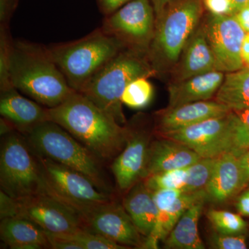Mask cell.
Returning a JSON list of instances; mask_svg holds the SVG:
<instances>
[{"mask_svg":"<svg viewBox=\"0 0 249 249\" xmlns=\"http://www.w3.org/2000/svg\"><path fill=\"white\" fill-rule=\"evenodd\" d=\"M183 193L184 192L181 189H162L152 192V197L158 209V216L164 214Z\"/></svg>","mask_w":249,"mask_h":249,"instance_id":"cell-33","label":"cell"},{"mask_svg":"<svg viewBox=\"0 0 249 249\" xmlns=\"http://www.w3.org/2000/svg\"><path fill=\"white\" fill-rule=\"evenodd\" d=\"M10 77L14 88L44 107L61 104L73 91L47 46L13 40Z\"/></svg>","mask_w":249,"mask_h":249,"instance_id":"cell-2","label":"cell"},{"mask_svg":"<svg viewBox=\"0 0 249 249\" xmlns=\"http://www.w3.org/2000/svg\"><path fill=\"white\" fill-rule=\"evenodd\" d=\"M234 16L246 34H249V4L237 11Z\"/></svg>","mask_w":249,"mask_h":249,"instance_id":"cell-40","label":"cell"},{"mask_svg":"<svg viewBox=\"0 0 249 249\" xmlns=\"http://www.w3.org/2000/svg\"><path fill=\"white\" fill-rule=\"evenodd\" d=\"M131 0H96L101 13L106 16L114 14Z\"/></svg>","mask_w":249,"mask_h":249,"instance_id":"cell-37","label":"cell"},{"mask_svg":"<svg viewBox=\"0 0 249 249\" xmlns=\"http://www.w3.org/2000/svg\"><path fill=\"white\" fill-rule=\"evenodd\" d=\"M204 7L214 16H232L236 9L231 0H203Z\"/></svg>","mask_w":249,"mask_h":249,"instance_id":"cell-34","label":"cell"},{"mask_svg":"<svg viewBox=\"0 0 249 249\" xmlns=\"http://www.w3.org/2000/svg\"><path fill=\"white\" fill-rule=\"evenodd\" d=\"M215 101L232 111L249 108V67L229 72L215 94Z\"/></svg>","mask_w":249,"mask_h":249,"instance_id":"cell-25","label":"cell"},{"mask_svg":"<svg viewBox=\"0 0 249 249\" xmlns=\"http://www.w3.org/2000/svg\"><path fill=\"white\" fill-rule=\"evenodd\" d=\"M241 176V191L249 183V148L238 157Z\"/></svg>","mask_w":249,"mask_h":249,"instance_id":"cell-38","label":"cell"},{"mask_svg":"<svg viewBox=\"0 0 249 249\" xmlns=\"http://www.w3.org/2000/svg\"><path fill=\"white\" fill-rule=\"evenodd\" d=\"M17 204V216L35 223L49 233L66 235L83 229L76 211L48 193L18 199Z\"/></svg>","mask_w":249,"mask_h":249,"instance_id":"cell-14","label":"cell"},{"mask_svg":"<svg viewBox=\"0 0 249 249\" xmlns=\"http://www.w3.org/2000/svg\"><path fill=\"white\" fill-rule=\"evenodd\" d=\"M126 193L123 199V206L139 231L146 238L155 230L158 220V209L152 192L141 180Z\"/></svg>","mask_w":249,"mask_h":249,"instance_id":"cell-22","label":"cell"},{"mask_svg":"<svg viewBox=\"0 0 249 249\" xmlns=\"http://www.w3.org/2000/svg\"><path fill=\"white\" fill-rule=\"evenodd\" d=\"M155 75L146 55L124 48L111 59L85 85L83 93L119 124L127 123L121 96L132 80Z\"/></svg>","mask_w":249,"mask_h":249,"instance_id":"cell-5","label":"cell"},{"mask_svg":"<svg viewBox=\"0 0 249 249\" xmlns=\"http://www.w3.org/2000/svg\"><path fill=\"white\" fill-rule=\"evenodd\" d=\"M208 200L222 203L241 191L238 156L233 152L216 158L213 169L205 187Z\"/></svg>","mask_w":249,"mask_h":249,"instance_id":"cell-20","label":"cell"},{"mask_svg":"<svg viewBox=\"0 0 249 249\" xmlns=\"http://www.w3.org/2000/svg\"><path fill=\"white\" fill-rule=\"evenodd\" d=\"M17 200L5 193L4 191L0 192V218L15 217L17 216Z\"/></svg>","mask_w":249,"mask_h":249,"instance_id":"cell-35","label":"cell"},{"mask_svg":"<svg viewBox=\"0 0 249 249\" xmlns=\"http://www.w3.org/2000/svg\"><path fill=\"white\" fill-rule=\"evenodd\" d=\"M156 17L151 0H131L106 16L101 29L120 41L124 48L147 56L155 34Z\"/></svg>","mask_w":249,"mask_h":249,"instance_id":"cell-10","label":"cell"},{"mask_svg":"<svg viewBox=\"0 0 249 249\" xmlns=\"http://www.w3.org/2000/svg\"><path fill=\"white\" fill-rule=\"evenodd\" d=\"M211 248L217 249H246V237L240 235H226L214 232L209 239Z\"/></svg>","mask_w":249,"mask_h":249,"instance_id":"cell-32","label":"cell"},{"mask_svg":"<svg viewBox=\"0 0 249 249\" xmlns=\"http://www.w3.org/2000/svg\"><path fill=\"white\" fill-rule=\"evenodd\" d=\"M48 117L106 164L112 163L127 142V124H119L78 91H73L56 107L48 108Z\"/></svg>","mask_w":249,"mask_h":249,"instance_id":"cell-1","label":"cell"},{"mask_svg":"<svg viewBox=\"0 0 249 249\" xmlns=\"http://www.w3.org/2000/svg\"><path fill=\"white\" fill-rule=\"evenodd\" d=\"M207 217L216 231L226 235H239L247 229V222L240 214L227 211L211 209Z\"/></svg>","mask_w":249,"mask_h":249,"instance_id":"cell-27","label":"cell"},{"mask_svg":"<svg viewBox=\"0 0 249 249\" xmlns=\"http://www.w3.org/2000/svg\"><path fill=\"white\" fill-rule=\"evenodd\" d=\"M0 237L10 249H50L47 232L35 223L19 216L1 219Z\"/></svg>","mask_w":249,"mask_h":249,"instance_id":"cell-21","label":"cell"},{"mask_svg":"<svg viewBox=\"0 0 249 249\" xmlns=\"http://www.w3.org/2000/svg\"><path fill=\"white\" fill-rule=\"evenodd\" d=\"M215 160L216 158H201L187 167L186 183L183 191L188 193L204 189L211 178Z\"/></svg>","mask_w":249,"mask_h":249,"instance_id":"cell-28","label":"cell"},{"mask_svg":"<svg viewBox=\"0 0 249 249\" xmlns=\"http://www.w3.org/2000/svg\"><path fill=\"white\" fill-rule=\"evenodd\" d=\"M51 234V233H50ZM70 239L76 242L82 249H129L124 246L119 245L110 240L80 229L76 232L66 235H55Z\"/></svg>","mask_w":249,"mask_h":249,"instance_id":"cell-31","label":"cell"},{"mask_svg":"<svg viewBox=\"0 0 249 249\" xmlns=\"http://www.w3.org/2000/svg\"><path fill=\"white\" fill-rule=\"evenodd\" d=\"M204 7L203 0H175L156 20L147 52L155 74L178 65L187 42L197 29Z\"/></svg>","mask_w":249,"mask_h":249,"instance_id":"cell-4","label":"cell"},{"mask_svg":"<svg viewBox=\"0 0 249 249\" xmlns=\"http://www.w3.org/2000/svg\"><path fill=\"white\" fill-rule=\"evenodd\" d=\"M127 142L111 163V170L119 191L127 193L142 179L147 152L154 134L147 116L139 114L129 123Z\"/></svg>","mask_w":249,"mask_h":249,"instance_id":"cell-12","label":"cell"},{"mask_svg":"<svg viewBox=\"0 0 249 249\" xmlns=\"http://www.w3.org/2000/svg\"><path fill=\"white\" fill-rule=\"evenodd\" d=\"M175 0H151L152 6L155 10L156 20L161 16L168 5Z\"/></svg>","mask_w":249,"mask_h":249,"instance_id":"cell-41","label":"cell"},{"mask_svg":"<svg viewBox=\"0 0 249 249\" xmlns=\"http://www.w3.org/2000/svg\"><path fill=\"white\" fill-rule=\"evenodd\" d=\"M201 159L200 156L182 142L164 137L152 139L142 180L155 174L187 168Z\"/></svg>","mask_w":249,"mask_h":249,"instance_id":"cell-16","label":"cell"},{"mask_svg":"<svg viewBox=\"0 0 249 249\" xmlns=\"http://www.w3.org/2000/svg\"><path fill=\"white\" fill-rule=\"evenodd\" d=\"M175 68V81L216 70L213 55L206 38L204 26L198 27L192 35Z\"/></svg>","mask_w":249,"mask_h":249,"instance_id":"cell-19","label":"cell"},{"mask_svg":"<svg viewBox=\"0 0 249 249\" xmlns=\"http://www.w3.org/2000/svg\"><path fill=\"white\" fill-rule=\"evenodd\" d=\"M229 107L214 101H202L188 103L156 113L154 134L159 136L199 124L213 118L227 115Z\"/></svg>","mask_w":249,"mask_h":249,"instance_id":"cell-15","label":"cell"},{"mask_svg":"<svg viewBox=\"0 0 249 249\" xmlns=\"http://www.w3.org/2000/svg\"><path fill=\"white\" fill-rule=\"evenodd\" d=\"M12 42L9 26H0V91L14 88L10 77Z\"/></svg>","mask_w":249,"mask_h":249,"instance_id":"cell-30","label":"cell"},{"mask_svg":"<svg viewBox=\"0 0 249 249\" xmlns=\"http://www.w3.org/2000/svg\"><path fill=\"white\" fill-rule=\"evenodd\" d=\"M208 201L205 189L183 193L164 214L158 216L157 226L151 235L145 239L143 249H157L160 240L169 235L181 215L193 205Z\"/></svg>","mask_w":249,"mask_h":249,"instance_id":"cell-23","label":"cell"},{"mask_svg":"<svg viewBox=\"0 0 249 249\" xmlns=\"http://www.w3.org/2000/svg\"><path fill=\"white\" fill-rule=\"evenodd\" d=\"M242 58L244 65L249 67V34H246L242 47Z\"/></svg>","mask_w":249,"mask_h":249,"instance_id":"cell-42","label":"cell"},{"mask_svg":"<svg viewBox=\"0 0 249 249\" xmlns=\"http://www.w3.org/2000/svg\"><path fill=\"white\" fill-rule=\"evenodd\" d=\"M79 215L84 230L127 248L142 249L145 239L122 204L115 200L95 204L69 206Z\"/></svg>","mask_w":249,"mask_h":249,"instance_id":"cell-9","label":"cell"},{"mask_svg":"<svg viewBox=\"0 0 249 249\" xmlns=\"http://www.w3.org/2000/svg\"><path fill=\"white\" fill-rule=\"evenodd\" d=\"M146 77L132 80L124 89L121 101L123 104L132 109H142L151 102L154 88Z\"/></svg>","mask_w":249,"mask_h":249,"instance_id":"cell-26","label":"cell"},{"mask_svg":"<svg viewBox=\"0 0 249 249\" xmlns=\"http://www.w3.org/2000/svg\"><path fill=\"white\" fill-rule=\"evenodd\" d=\"M204 202L201 201L193 205L181 215L169 235L163 240L165 249H205L198 229V222Z\"/></svg>","mask_w":249,"mask_h":249,"instance_id":"cell-24","label":"cell"},{"mask_svg":"<svg viewBox=\"0 0 249 249\" xmlns=\"http://www.w3.org/2000/svg\"><path fill=\"white\" fill-rule=\"evenodd\" d=\"M224 72L213 70L191 77L187 79L174 81L168 88L169 105L175 107L188 103L209 101L217 92L224 79Z\"/></svg>","mask_w":249,"mask_h":249,"instance_id":"cell-18","label":"cell"},{"mask_svg":"<svg viewBox=\"0 0 249 249\" xmlns=\"http://www.w3.org/2000/svg\"><path fill=\"white\" fill-rule=\"evenodd\" d=\"M231 1L235 6L236 13L249 4V0H231Z\"/></svg>","mask_w":249,"mask_h":249,"instance_id":"cell-44","label":"cell"},{"mask_svg":"<svg viewBox=\"0 0 249 249\" xmlns=\"http://www.w3.org/2000/svg\"><path fill=\"white\" fill-rule=\"evenodd\" d=\"M1 191L15 199L46 193L38 159L25 137L14 130L1 137Z\"/></svg>","mask_w":249,"mask_h":249,"instance_id":"cell-8","label":"cell"},{"mask_svg":"<svg viewBox=\"0 0 249 249\" xmlns=\"http://www.w3.org/2000/svg\"><path fill=\"white\" fill-rule=\"evenodd\" d=\"M19 0H0V26H9Z\"/></svg>","mask_w":249,"mask_h":249,"instance_id":"cell-36","label":"cell"},{"mask_svg":"<svg viewBox=\"0 0 249 249\" xmlns=\"http://www.w3.org/2000/svg\"><path fill=\"white\" fill-rule=\"evenodd\" d=\"M24 137L36 155L79 172L100 191L114 195L106 163L56 123H41Z\"/></svg>","mask_w":249,"mask_h":249,"instance_id":"cell-3","label":"cell"},{"mask_svg":"<svg viewBox=\"0 0 249 249\" xmlns=\"http://www.w3.org/2000/svg\"><path fill=\"white\" fill-rule=\"evenodd\" d=\"M203 26L213 55L215 70L229 73L243 68L242 47L247 34L234 15L210 14Z\"/></svg>","mask_w":249,"mask_h":249,"instance_id":"cell-13","label":"cell"},{"mask_svg":"<svg viewBox=\"0 0 249 249\" xmlns=\"http://www.w3.org/2000/svg\"><path fill=\"white\" fill-rule=\"evenodd\" d=\"M236 208L241 215L249 217V188L239 196Z\"/></svg>","mask_w":249,"mask_h":249,"instance_id":"cell-39","label":"cell"},{"mask_svg":"<svg viewBox=\"0 0 249 249\" xmlns=\"http://www.w3.org/2000/svg\"><path fill=\"white\" fill-rule=\"evenodd\" d=\"M159 137L182 142L201 158L215 159L229 152L239 157L249 148V131L232 111Z\"/></svg>","mask_w":249,"mask_h":249,"instance_id":"cell-7","label":"cell"},{"mask_svg":"<svg viewBox=\"0 0 249 249\" xmlns=\"http://www.w3.org/2000/svg\"><path fill=\"white\" fill-rule=\"evenodd\" d=\"M0 114L23 135L41 123L49 121L48 108L21 96L15 88L1 91Z\"/></svg>","mask_w":249,"mask_h":249,"instance_id":"cell-17","label":"cell"},{"mask_svg":"<svg viewBox=\"0 0 249 249\" xmlns=\"http://www.w3.org/2000/svg\"><path fill=\"white\" fill-rule=\"evenodd\" d=\"M36 156L43 175L46 193L64 204H95L114 200V195L100 191L83 174L53 160Z\"/></svg>","mask_w":249,"mask_h":249,"instance_id":"cell-11","label":"cell"},{"mask_svg":"<svg viewBox=\"0 0 249 249\" xmlns=\"http://www.w3.org/2000/svg\"><path fill=\"white\" fill-rule=\"evenodd\" d=\"M238 116L240 122L249 131V108L242 111H234Z\"/></svg>","mask_w":249,"mask_h":249,"instance_id":"cell-43","label":"cell"},{"mask_svg":"<svg viewBox=\"0 0 249 249\" xmlns=\"http://www.w3.org/2000/svg\"><path fill=\"white\" fill-rule=\"evenodd\" d=\"M187 168L155 174L142 180L151 192L162 189H181L186 183Z\"/></svg>","mask_w":249,"mask_h":249,"instance_id":"cell-29","label":"cell"},{"mask_svg":"<svg viewBox=\"0 0 249 249\" xmlns=\"http://www.w3.org/2000/svg\"><path fill=\"white\" fill-rule=\"evenodd\" d=\"M47 48L70 88L80 92L124 47L100 27L79 40L53 44Z\"/></svg>","mask_w":249,"mask_h":249,"instance_id":"cell-6","label":"cell"}]
</instances>
